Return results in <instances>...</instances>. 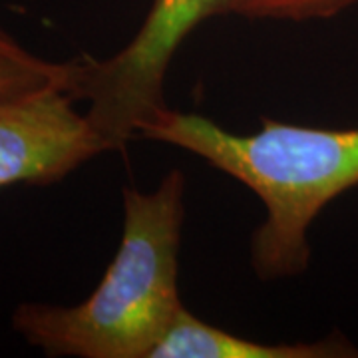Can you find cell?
<instances>
[{"label": "cell", "mask_w": 358, "mask_h": 358, "mask_svg": "<svg viewBox=\"0 0 358 358\" xmlns=\"http://www.w3.org/2000/svg\"><path fill=\"white\" fill-rule=\"evenodd\" d=\"M140 136L201 157L263 201L267 217L253 235L251 261L265 281L307 271L313 221L358 185V128L263 120L259 131L241 136L203 115L166 108Z\"/></svg>", "instance_id": "1"}, {"label": "cell", "mask_w": 358, "mask_h": 358, "mask_svg": "<svg viewBox=\"0 0 358 358\" xmlns=\"http://www.w3.org/2000/svg\"><path fill=\"white\" fill-rule=\"evenodd\" d=\"M183 193L178 169L154 192L126 189L122 243L94 293L74 307L24 303L14 313V329L50 357L152 358L183 307Z\"/></svg>", "instance_id": "2"}, {"label": "cell", "mask_w": 358, "mask_h": 358, "mask_svg": "<svg viewBox=\"0 0 358 358\" xmlns=\"http://www.w3.org/2000/svg\"><path fill=\"white\" fill-rule=\"evenodd\" d=\"M239 0H154L136 36L108 60L68 62L66 92L88 103L92 128L106 150H124L166 110L167 68L183 40L207 18L233 14Z\"/></svg>", "instance_id": "3"}, {"label": "cell", "mask_w": 358, "mask_h": 358, "mask_svg": "<svg viewBox=\"0 0 358 358\" xmlns=\"http://www.w3.org/2000/svg\"><path fill=\"white\" fill-rule=\"evenodd\" d=\"M74 102L60 88L0 100V189L48 185L108 152Z\"/></svg>", "instance_id": "4"}, {"label": "cell", "mask_w": 358, "mask_h": 358, "mask_svg": "<svg viewBox=\"0 0 358 358\" xmlns=\"http://www.w3.org/2000/svg\"><path fill=\"white\" fill-rule=\"evenodd\" d=\"M358 352L341 336L317 343L263 345L217 329L181 307L152 358H338Z\"/></svg>", "instance_id": "5"}, {"label": "cell", "mask_w": 358, "mask_h": 358, "mask_svg": "<svg viewBox=\"0 0 358 358\" xmlns=\"http://www.w3.org/2000/svg\"><path fill=\"white\" fill-rule=\"evenodd\" d=\"M68 62H48L30 54L0 28V100L42 90H66Z\"/></svg>", "instance_id": "6"}, {"label": "cell", "mask_w": 358, "mask_h": 358, "mask_svg": "<svg viewBox=\"0 0 358 358\" xmlns=\"http://www.w3.org/2000/svg\"><path fill=\"white\" fill-rule=\"evenodd\" d=\"M358 0H239L233 14L251 20H317L333 18L357 6Z\"/></svg>", "instance_id": "7"}]
</instances>
